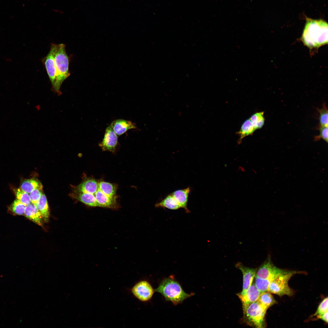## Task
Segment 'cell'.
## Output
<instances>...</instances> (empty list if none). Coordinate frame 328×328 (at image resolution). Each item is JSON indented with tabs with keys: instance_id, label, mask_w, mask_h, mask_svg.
I'll list each match as a JSON object with an SVG mask.
<instances>
[{
	"instance_id": "6da1fadb",
	"label": "cell",
	"mask_w": 328,
	"mask_h": 328,
	"mask_svg": "<svg viewBox=\"0 0 328 328\" xmlns=\"http://www.w3.org/2000/svg\"><path fill=\"white\" fill-rule=\"evenodd\" d=\"M328 23L322 19L306 17L301 39L310 48H318L328 43Z\"/></svg>"
},
{
	"instance_id": "7a4b0ae2",
	"label": "cell",
	"mask_w": 328,
	"mask_h": 328,
	"mask_svg": "<svg viewBox=\"0 0 328 328\" xmlns=\"http://www.w3.org/2000/svg\"><path fill=\"white\" fill-rule=\"evenodd\" d=\"M154 291L160 293L166 301L171 302L174 305L182 303L194 294L186 293L173 276L163 279Z\"/></svg>"
},
{
	"instance_id": "3957f363",
	"label": "cell",
	"mask_w": 328,
	"mask_h": 328,
	"mask_svg": "<svg viewBox=\"0 0 328 328\" xmlns=\"http://www.w3.org/2000/svg\"><path fill=\"white\" fill-rule=\"evenodd\" d=\"M51 47L53 50L57 73L55 84L53 90L56 93H60L62 84L70 75L69 70V59L64 44H52Z\"/></svg>"
},
{
	"instance_id": "277c9868",
	"label": "cell",
	"mask_w": 328,
	"mask_h": 328,
	"mask_svg": "<svg viewBox=\"0 0 328 328\" xmlns=\"http://www.w3.org/2000/svg\"><path fill=\"white\" fill-rule=\"evenodd\" d=\"M117 188L114 184L98 181L97 189L92 194L100 207L112 209L118 207Z\"/></svg>"
},
{
	"instance_id": "5b68a950",
	"label": "cell",
	"mask_w": 328,
	"mask_h": 328,
	"mask_svg": "<svg viewBox=\"0 0 328 328\" xmlns=\"http://www.w3.org/2000/svg\"><path fill=\"white\" fill-rule=\"evenodd\" d=\"M302 272L285 270L272 281L267 292L280 296L284 295L292 296L294 291L289 286L288 281L294 275Z\"/></svg>"
},
{
	"instance_id": "8992f818",
	"label": "cell",
	"mask_w": 328,
	"mask_h": 328,
	"mask_svg": "<svg viewBox=\"0 0 328 328\" xmlns=\"http://www.w3.org/2000/svg\"><path fill=\"white\" fill-rule=\"evenodd\" d=\"M267 310L257 301L249 305L244 313L250 325L262 328L264 326V319Z\"/></svg>"
},
{
	"instance_id": "52a82bcc",
	"label": "cell",
	"mask_w": 328,
	"mask_h": 328,
	"mask_svg": "<svg viewBox=\"0 0 328 328\" xmlns=\"http://www.w3.org/2000/svg\"><path fill=\"white\" fill-rule=\"evenodd\" d=\"M285 270L275 266L271 261L270 255H269L265 261L256 270L255 277L272 282L276 277Z\"/></svg>"
},
{
	"instance_id": "ba28073f",
	"label": "cell",
	"mask_w": 328,
	"mask_h": 328,
	"mask_svg": "<svg viewBox=\"0 0 328 328\" xmlns=\"http://www.w3.org/2000/svg\"><path fill=\"white\" fill-rule=\"evenodd\" d=\"M131 292L140 301L147 302L151 299L155 291L149 282L143 280L136 282L131 288Z\"/></svg>"
},
{
	"instance_id": "9c48e42d",
	"label": "cell",
	"mask_w": 328,
	"mask_h": 328,
	"mask_svg": "<svg viewBox=\"0 0 328 328\" xmlns=\"http://www.w3.org/2000/svg\"><path fill=\"white\" fill-rule=\"evenodd\" d=\"M118 137L110 125L105 130L103 138L99 144V146L102 151L114 152L118 144Z\"/></svg>"
},
{
	"instance_id": "30bf717a",
	"label": "cell",
	"mask_w": 328,
	"mask_h": 328,
	"mask_svg": "<svg viewBox=\"0 0 328 328\" xmlns=\"http://www.w3.org/2000/svg\"><path fill=\"white\" fill-rule=\"evenodd\" d=\"M261 293L255 284L252 283L244 293L237 294L242 303L243 312L251 304L258 300Z\"/></svg>"
},
{
	"instance_id": "8fae6325",
	"label": "cell",
	"mask_w": 328,
	"mask_h": 328,
	"mask_svg": "<svg viewBox=\"0 0 328 328\" xmlns=\"http://www.w3.org/2000/svg\"><path fill=\"white\" fill-rule=\"evenodd\" d=\"M236 268L240 269L243 275V289L241 293H244L251 286L255 276L256 270L246 267L240 262L236 265Z\"/></svg>"
},
{
	"instance_id": "7c38bea8",
	"label": "cell",
	"mask_w": 328,
	"mask_h": 328,
	"mask_svg": "<svg viewBox=\"0 0 328 328\" xmlns=\"http://www.w3.org/2000/svg\"><path fill=\"white\" fill-rule=\"evenodd\" d=\"M44 61L46 71L53 89L55 84L57 73L54 63L53 50L51 47Z\"/></svg>"
},
{
	"instance_id": "4fadbf2b",
	"label": "cell",
	"mask_w": 328,
	"mask_h": 328,
	"mask_svg": "<svg viewBox=\"0 0 328 328\" xmlns=\"http://www.w3.org/2000/svg\"><path fill=\"white\" fill-rule=\"evenodd\" d=\"M115 134L119 136L128 130L137 128L135 124L129 121L122 119L116 120L110 125Z\"/></svg>"
},
{
	"instance_id": "5bb4252c",
	"label": "cell",
	"mask_w": 328,
	"mask_h": 328,
	"mask_svg": "<svg viewBox=\"0 0 328 328\" xmlns=\"http://www.w3.org/2000/svg\"><path fill=\"white\" fill-rule=\"evenodd\" d=\"M25 216L38 225L42 226L43 219L36 206L30 203L26 206L24 212Z\"/></svg>"
},
{
	"instance_id": "9a60e30c",
	"label": "cell",
	"mask_w": 328,
	"mask_h": 328,
	"mask_svg": "<svg viewBox=\"0 0 328 328\" xmlns=\"http://www.w3.org/2000/svg\"><path fill=\"white\" fill-rule=\"evenodd\" d=\"M190 191V189L188 187L184 189L177 190L171 194L181 208H183L187 213L190 212L187 207L188 197Z\"/></svg>"
},
{
	"instance_id": "2e32d148",
	"label": "cell",
	"mask_w": 328,
	"mask_h": 328,
	"mask_svg": "<svg viewBox=\"0 0 328 328\" xmlns=\"http://www.w3.org/2000/svg\"><path fill=\"white\" fill-rule=\"evenodd\" d=\"M98 181L93 178H88L79 184L77 188L78 192L93 194L97 190Z\"/></svg>"
},
{
	"instance_id": "e0dca14e",
	"label": "cell",
	"mask_w": 328,
	"mask_h": 328,
	"mask_svg": "<svg viewBox=\"0 0 328 328\" xmlns=\"http://www.w3.org/2000/svg\"><path fill=\"white\" fill-rule=\"evenodd\" d=\"M34 204L40 213L44 221L47 222L50 213L48 202L45 195L43 193L39 200Z\"/></svg>"
},
{
	"instance_id": "ac0fdd59",
	"label": "cell",
	"mask_w": 328,
	"mask_h": 328,
	"mask_svg": "<svg viewBox=\"0 0 328 328\" xmlns=\"http://www.w3.org/2000/svg\"><path fill=\"white\" fill-rule=\"evenodd\" d=\"M155 207L167 208L172 210H176L181 208L180 207L172 195H169L159 202L156 203Z\"/></svg>"
},
{
	"instance_id": "d6986e66",
	"label": "cell",
	"mask_w": 328,
	"mask_h": 328,
	"mask_svg": "<svg viewBox=\"0 0 328 328\" xmlns=\"http://www.w3.org/2000/svg\"><path fill=\"white\" fill-rule=\"evenodd\" d=\"M255 130L250 119L245 120L237 133L239 136L238 143H240L243 138L252 134Z\"/></svg>"
},
{
	"instance_id": "ffe728a7",
	"label": "cell",
	"mask_w": 328,
	"mask_h": 328,
	"mask_svg": "<svg viewBox=\"0 0 328 328\" xmlns=\"http://www.w3.org/2000/svg\"><path fill=\"white\" fill-rule=\"evenodd\" d=\"M20 187L23 191L29 193L35 189H42L43 186L39 181L34 179H30L23 180L21 184Z\"/></svg>"
},
{
	"instance_id": "44dd1931",
	"label": "cell",
	"mask_w": 328,
	"mask_h": 328,
	"mask_svg": "<svg viewBox=\"0 0 328 328\" xmlns=\"http://www.w3.org/2000/svg\"><path fill=\"white\" fill-rule=\"evenodd\" d=\"M257 301L267 309L277 303L272 295L267 291L261 293Z\"/></svg>"
},
{
	"instance_id": "7402d4cb",
	"label": "cell",
	"mask_w": 328,
	"mask_h": 328,
	"mask_svg": "<svg viewBox=\"0 0 328 328\" xmlns=\"http://www.w3.org/2000/svg\"><path fill=\"white\" fill-rule=\"evenodd\" d=\"M77 199L91 207H100L94 196L91 194L81 193Z\"/></svg>"
},
{
	"instance_id": "603a6c76",
	"label": "cell",
	"mask_w": 328,
	"mask_h": 328,
	"mask_svg": "<svg viewBox=\"0 0 328 328\" xmlns=\"http://www.w3.org/2000/svg\"><path fill=\"white\" fill-rule=\"evenodd\" d=\"M264 112L256 113L249 118L256 130L261 128L265 123Z\"/></svg>"
},
{
	"instance_id": "cb8c5ba5",
	"label": "cell",
	"mask_w": 328,
	"mask_h": 328,
	"mask_svg": "<svg viewBox=\"0 0 328 328\" xmlns=\"http://www.w3.org/2000/svg\"><path fill=\"white\" fill-rule=\"evenodd\" d=\"M14 190L17 199L25 206L31 203V201L29 196L27 193L19 188L14 189Z\"/></svg>"
},
{
	"instance_id": "d4e9b609",
	"label": "cell",
	"mask_w": 328,
	"mask_h": 328,
	"mask_svg": "<svg viewBox=\"0 0 328 328\" xmlns=\"http://www.w3.org/2000/svg\"><path fill=\"white\" fill-rule=\"evenodd\" d=\"M255 285L261 293L268 291L271 281L267 279L260 278L255 277Z\"/></svg>"
},
{
	"instance_id": "484cf974",
	"label": "cell",
	"mask_w": 328,
	"mask_h": 328,
	"mask_svg": "<svg viewBox=\"0 0 328 328\" xmlns=\"http://www.w3.org/2000/svg\"><path fill=\"white\" fill-rule=\"evenodd\" d=\"M317 110L319 114V126H328V109L325 103L323 104L322 108Z\"/></svg>"
},
{
	"instance_id": "4316f807",
	"label": "cell",
	"mask_w": 328,
	"mask_h": 328,
	"mask_svg": "<svg viewBox=\"0 0 328 328\" xmlns=\"http://www.w3.org/2000/svg\"><path fill=\"white\" fill-rule=\"evenodd\" d=\"M25 207L26 206L18 199L14 201L11 206L12 212L19 215L23 214Z\"/></svg>"
},
{
	"instance_id": "83f0119b",
	"label": "cell",
	"mask_w": 328,
	"mask_h": 328,
	"mask_svg": "<svg viewBox=\"0 0 328 328\" xmlns=\"http://www.w3.org/2000/svg\"><path fill=\"white\" fill-rule=\"evenodd\" d=\"M328 297L325 298L319 305L317 309L313 316H319L328 311Z\"/></svg>"
},
{
	"instance_id": "f1b7e54d",
	"label": "cell",
	"mask_w": 328,
	"mask_h": 328,
	"mask_svg": "<svg viewBox=\"0 0 328 328\" xmlns=\"http://www.w3.org/2000/svg\"><path fill=\"white\" fill-rule=\"evenodd\" d=\"M42 189L36 188L33 190L29 195L31 203L35 204L40 199L42 192Z\"/></svg>"
},
{
	"instance_id": "f546056e",
	"label": "cell",
	"mask_w": 328,
	"mask_h": 328,
	"mask_svg": "<svg viewBox=\"0 0 328 328\" xmlns=\"http://www.w3.org/2000/svg\"><path fill=\"white\" fill-rule=\"evenodd\" d=\"M320 133L319 135L315 138V141H317L322 138L328 142V126H319V128Z\"/></svg>"
},
{
	"instance_id": "4dcf8cb0",
	"label": "cell",
	"mask_w": 328,
	"mask_h": 328,
	"mask_svg": "<svg viewBox=\"0 0 328 328\" xmlns=\"http://www.w3.org/2000/svg\"><path fill=\"white\" fill-rule=\"evenodd\" d=\"M328 311H326L325 313L321 315L317 316V318L323 320L326 323H328Z\"/></svg>"
}]
</instances>
